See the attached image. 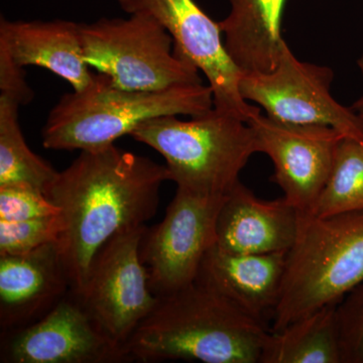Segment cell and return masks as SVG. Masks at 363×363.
Here are the masks:
<instances>
[{"instance_id":"obj_5","label":"cell","mask_w":363,"mask_h":363,"mask_svg":"<svg viewBox=\"0 0 363 363\" xmlns=\"http://www.w3.org/2000/svg\"><path fill=\"white\" fill-rule=\"evenodd\" d=\"M130 136L162 155L177 187L205 195L228 194L259 152L250 124L214 107L191 121L177 116L150 119Z\"/></svg>"},{"instance_id":"obj_21","label":"cell","mask_w":363,"mask_h":363,"mask_svg":"<svg viewBox=\"0 0 363 363\" xmlns=\"http://www.w3.org/2000/svg\"><path fill=\"white\" fill-rule=\"evenodd\" d=\"M62 227L60 214L23 221H0V257L23 255L58 242Z\"/></svg>"},{"instance_id":"obj_25","label":"cell","mask_w":363,"mask_h":363,"mask_svg":"<svg viewBox=\"0 0 363 363\" xmlns=\"http://www.w3.org/2000/svg\"><path fill=\"white\" fill-rule=\"evenodd\" d=\"M357 66L359 68L360 72H362V75L363 78V54L359 57V59L357 60ZM351 108L354 111L355 113L357 114L358 118H359L360 123L362 124L363 128V95L359 99L353 104V106Z\"/></svg>"},{"instance_id":"obj_8","label":"cell","mask_w":363,"mask_h":363,"mask_svg":"<svg viewBox=\"0 0 363 363\" xmlns=\"http://www.w3.org/2000/svg\"><path fill=\"white\" fill-rule=\"evenodd\" d=\"M225 197L178 187L161 223L147 227L140 255L155 296L196 281L205 255L216 242L217 218Z\"/></svg>"},{"instance_id":"obj_13","label":"cell","mask_w":363,"mask_h":363,"mask_svg":"<svg viewBox=\"0 0 363 363\" xmlns=\"http://www.w3.org/2000/svg\"><path fill=\"white\" fill-rule=\"evenodd\" d=\"M72 290L58 242L0 257L1 334L35 323Z\"/></svg>"},{"instance_id":"obj_14","label":"cell","mask_w":363,"mask_h":363,"mask_svg":"<svg viewBox=\"0 0 363 363\" xmlns=\"http://www.w3.org/2000/svg\"><path fill=\"white\" fill-rule=\"evenodd\" d=\"M298 216L285 197L259 199L240 181L219 211L215 245L236 255L288 252L297 238Z\"/></svg>"},{"instance_id":"obj_3","label":"cell","mask_w":363,"mask_h":363,"mask_svg":"<svg viewBox=\"0 0 363 363\" xmlns=\"http://www.w3.org/2000/svg\"><path fill=\"white\" fill-rule=\"evenodd\" d=\"M210 86L185 84L162 91L123 89L105 74L87 87L67 93L52 107L43 145L56 150H96L114 145L140 124L166 116H200L213 108Z\"/></svg>"},{"instance_id":"obj_15","label":"cell","mask_w":363,"mask_h":363,"mask_svg":"<svg viewBox=\"0 0 363 363\" xmlns=\"http://www.w3.org/2000/svg\"><path fill=\"white\" fill-rule=\"evenodd\" d=\"M286 252L236 255L213 245L202 260L198 281L260 321L278 305Z\"/></svg>"},{"instance_id":"obj_6","label":"cell","mask_w":363,"mask_h":363,"mask_svg":"<svg viewBox=\"0 0 363 363\" xmlns=\"http://www.w3.org/2000/svg\"><path fill=\"white\" fill-rule=\"evenodd\" d=\"M80 33L86 63L117 87L162 91L202 83L198 69L173 52V38L150 14L80 23Z\"/></svg>"},{"instance_id":"obj_2","label":"cell","mask_w":363,"mask_h":363,"mask_svg":"<svg viewBox=\"0 0 363 363\" xmlns=\"http://www.w3.org/2000/svg\"><path fill=\"white\" fill-rule=\"evenodd\" d=\"M271 329L196 279L157 297L124 347L128 362L260 363Z\"/></svg>"},{"instance_id":"obj_4","label":"cell","mask_w":363,"mask_h":363,"mask_svg":"<svg viewBox=\"0 0 363 363\" xmlns=\"http://www.w3.org/2000/svg\"><path fill=\"white\" fill-rule=\"evenodd\" d=\"M362 283L363 211L327 217L300 212L271 331L340 304Z\"/></svg>"},{"instance_id":"obj_9","label":"cell","mask_w":363,"mask_h":363,"mask_svg":"<svg viewBox=\"0 0 363 363\" xmlns=\"http://www.w3.org/2000/svg\"><path fill=\"white\" fill-rule=\"evenodd\" d=\"M333 78L329 67L296 58L286 43L276 68L269 73L241 76L240 90L245 101L259 104L274 121L330 126L344 136L363 142L357 114L331 95Z\"/></svg>"},{"instance_id":"obj_23","label":"cell","mask_w":363,"mask_h":363,"mask_svg":"<svg viewBox=\"0 0 363 363\" xmlns=\"http://www.w3.org/2000/svg\"><path fill=\"white\" fill-rule=\"evenodd\" d=\"M343 363H363V283L337 306Z\"/></svg>"},{"instance_id":"obj_18","label":"cell","mask_w":363,"mask_h":363,"mask_svg":"<svg viewBox=\"0 0 363 363\" xmlns=\"http://www.w3.org/2000/svg\"><path fill=\"white\" fill-rule=\"evenodd\" d=\"M337 306L300 318L267 336L260 363H343Z\"/></svg>"},{"instance_id":"obj_17","label":"cell","mask_w":363,"mask_h":363,"mask_svg":"<svg viewBox=\"0 0 363 363\" xmlns=\"http://www.w3.org/2000/svg\"><path fill=\"white\" fill-rule=\"evenodd\" d=\"M230 11L219 21L226 51L242 75L276 68L286 40L281 18L286 0H228Z\"/></svg>"},{"instance_id":"obj_12","label":"cell","mask_w":363,"mask_h":363,"mask_svg":"<svg viewBox=\"0 0 363 363\" xmlns=\"http://www.w3.org/2000/svg\"><path fill=\"white\" fill-rule=\"evenodd\" d=\"M0 362H128L123 348L93 321L72 290L35 323L1 334Z\"/></svg>"},{"instance_id":"obj_7","label":"cell","mask_w":363,"mask_h":363,"mask_svg":"<svg viewBox=\"0 0 363 363\" xmlns=\"http://www.w3.org/2000/svg\"><path fill=\"white\" fill-rule=\"evenodd\" d=\"M145 229L111 238L93 259L82 288L72 290L93 321L123 350L157 302L140 255Z\"/></svg>"},{"instance_id":"obj_20","label":"cell","mask_w":363,"mask_h":363,"mask_svg":"<svg viewBox=\"0 0 363 363\" xmlns=\"http://www.w3.org/2000/svg\"><path fill=\"white\" fill-rule=\"evenodd\" d=\"M363 211V142L344 136L330 175L310 213L315 216Z\"/></svg>"},{"instance_id":"obj_10","label":"cell","mask_w":363,"mask_h":363,"mask_svg":"<svg viewBox=\"0 0 363 363\" xmlns=\"http://www.w3.org/2000/svg\"><path fill=\"white\" fill-rule=\"evenodd\" d=\"M128 13L156 18L174 40V52L206 76L213 93L214 108L248 123L260 112L241 96V72L224 45L220 25L195 0H118Z\"/></svg>"},{"instance_id":"obj_16","label":"cell","mask_w":363,"mask_h":363,"mask_svg":"<svg viewBox=\"0 0 363 363\" xmlns=\"http://www.w3.org/2000/svg\"><path fill=\"white\" fill-rule=\"evenodd\" d=\"M0 49L16 65L37 66L63 78L74 91L84 89L94 74L83 54L80 23L70 21L0 20Z\"/></svg>"},{"instance_id":"obj_22","label":"cell","mask_w":363,"mask_h":363,"mask_svg":"<svg viewBox=\"0 0 363 363\" xmlns=\"http://www.w3.org/2000/svg\"><path fill=\"white\" fill-rule=\"evenodd\" d=\"M59 214V208L42 191L21 185L0 187V221H23Z\"/></svg>"},{"instance_id":"obj_1","label":"cell","mask_w":363,"mask_h":363,"mask_svg":"<svg viewBox=\"0 0 363 363\" xmlns=\"http://www.w3.org/2000/svg\"><path fill=\"white\" fill-rule=\"evenodd\" d=\"M166 164L109 145L83 150L45 192L60 209L58 245L72 290L84 285L92 260L116 234L145 225L157 213Z\"/></svg>"},{"instance_id":"obj_11","label":"cell","mask_w":363,"mask_h":363,"mask_svg":"<svg viewBox=\"0 0 363 363\" xmlns=\"http://www.w3.org/2000/svg\"><path fill=\"white\" fill-rule=\"evenodd\" d=\"M247 123L259 152L274 162L272 181L298 212L310 213L330 175L342 133L319 124L279 123L262 112Z\"/></svg>"},{"instance_id":"obj_24","label":"cell","mask_w":363,"mask_h":363,"mask_svg":"<svg viewBox=\"0 0 363 363\" xmlns=\"http://www.w3.org/2000/svg\"><path fill=\"white\" fill-rule=\"evenodd\" d=\"M25 70L9 58L4 50L0 49V93L18 99L21 105L33 99V93L26 82Z\"/></svg>"},{"instance_id":"obj_19","label":"cell","mask_w":363,"mask_h":363,"mask_svg":"<svg viewBox=\"0 0 363 363\" xmlns=\"http://www.w3.org/2000/svg\"><path fill=\"white\" fill-rule=\"evenodd\" d=\"M21 104L0 93V187L28 186L47 192L59 172L26 145L18 111Z\"/></svg>"}]
</instances>
